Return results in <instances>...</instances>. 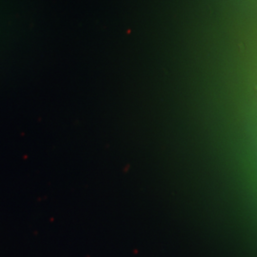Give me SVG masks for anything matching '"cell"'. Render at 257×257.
<instances>
[]
</instances>
